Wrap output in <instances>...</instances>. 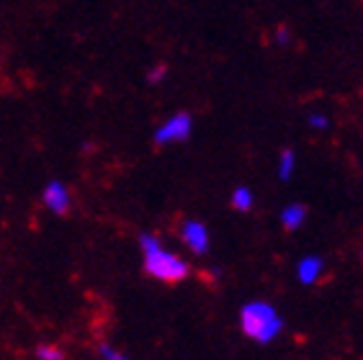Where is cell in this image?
Listing matches in <instances>:
<instances>
[{
    "label": "cell",
    "mask_w": 363,
    "mask_h": 360,
    "mask_svg": "<svg viewBox=\"0 0 363 360\" xmlns=\"http://www.w3.org/2000/svg\"><path fill=\"white\" fill-rule=\"evenodd\" d=\"M276 39H279V44H286V42H289V31H286V28H279V34H276Z\"/></svg>",
    "instance_id": "obj_14"
},
{
    "label": "cell",
    "mask_w": 363,
    "mask_h": 360,
    "mask_svg": "<svg viewBox=\"0 0 363 360\" xmlns=\"http://www.w3.org/2000/svg\"><path fill=\"white\" fill-rule=\"evenodd\" d=\"M140 249H142V263H145V273L152 276L155 281L162 283H181L191 276L189 263L181 255H175L170 249L160 244V240L150 232L140 235Z\"/></svg>",
    "instance_id": "obj_1"
},
{
    "label": "cell",
    "mask_w": 363,
    "mask_h": 360,
    "mask_svg": "<svg viewBox=\"0 0 363 360\" xmlns=\"http://www.w3.org/2000/svg\"><path fill=\"white\" fill-rule=\"evenodd\" d=\"M322 257L317 255H309V257H301L299 265H296V278H299V283L304 286H312L317 278L322 276Z\"/></svg>",
    "instance_id": "obj_6"
},
{
    "label": "cell",
    "mask_w": 363,
    "mask_h": 360,
    "mask_svg": "<svg viewBox=\"0 0 363 360\" xmlns=\"http://www.w3.org/2000/svg\"><path fill=\"white\" fill-rule=\"evenodd\" d=\"M191 134H194V116L186 111H178L170 118H165V121L155 129L152 139H155V145L165 147V145H181Z\"/></svg>",
    "instance_id": "obj_3"
},
{
    "label": "cell",
    "mask_w": 363,
    "mask_h": 360,
    "mask_svg": "<svg viewBox=\"0 0 363 360\" xmlns=\"http://www.w3.org/2000/svg\"><path fill=\"white\" fill-rule=\"evenodd\" d=\"M42 203L49 214L55 216H67L72 208V193L70 188L65 186L62 180H49L42 191Z\"/></svg>",
    "instance_id": "obj_4"
},
{
    "label": "cell",
    "mask_w": 363,
    "mask_h": 360,
    "mask_svg": "<svg viewBox=\"0 0 363 360\" xmlns=\"http://www.w3.org/2000/svg\"><path fill=\"white\" fill-rule=\"evenodd\" d=\"M252 201H255V196L247 186H238L232 191V206L238 208V211H250Z\"/></svg>",
    "instance_id": "obj_8"
},
{
    "label": "cell",
    "mask_w": 363,
    "mask_h": 360,
    "mask_svg": "<svg viewBox=\"0 0 363 360\" xmlns=\"http://www.w3.org/2000/svg\"><path fill=\"white\" fill-rule=\"evenodd\" d=\"M165 72H168V69H165V64H157L155 69H150L147 80H150V83H160L162 77H165Z\"/></svg>",
    "instance_id": "obj_13"
},
{
    "label": "cell",
    "mask_w": 363,
    "mask_h": 360,
    "mask_svg": "<svg viewBox=\"0 0 363 360\" xmlns=\"http://www.w3.org/2000/svg\"><path fill=\"white\" fill-rule=\"evenodd\" d=\"M240 330L245 337L268 345L284 332V319L268 301H250L240 309Z\"/></svg>",
    "instance_id": "obj_2"
},
{
    "label": "cell",
    "mask_w": 363,
    "mask_h": 360,
    "mask_svg": "<svg viewBox=\"0 0 363 360\" xmlns=\"http://www.w3.org/2000/svg\"><path fill=\"white\" fill-rule=\"evenodd\" d=\"M309 126H312V129H328L330 121H328V116H322V113H315V116H309Z\"/></svg>",
    "instance_id": "obj_12"
},
{
    "label": "cell",
    "mask_w": 363,
    "mask_h": 360,
    "mask_svg": "<svg viewBox=\"0 0 363 360\" xmlns=\"http://www.w3.org/2000/svg\"><path fill=\"white\" fill-rule=\"evenodd\" d=\"M181 240L194 255H206L209 252V229L199 219H186L181 224Z\"/></svg>",
    "instance_id": "obj_5"
},
{
    "label": "cell",
    "mask_w": 363,
    "mask_h": 360,
    "mask_svg": "<svg viewBox=\"0 0 363 360\" xmlns=\"http://www.w3.org/2000/svg\"><path fill=\"white\" fill-rule=\"evenodd\" d=\"M98 355H101V360H132L129 355H124L121 350H116L113 345H101V347H98Z\"/></svg>",
    "instance_id": "obj_11"
},
{
    "label": "cell",
    "mask_w": 363,
    "mask_h": 360,
    "mask_svg": "<svg viewBox=\"0 0 363 360\" xmlns=\"http://www.w3.org/2000/svg\"><path fill=\"white\" fill-rule=\"evenodd\" d=\"M294 167H296V154H294V150H284L279 157V178L289 180L294 175Z\"/></svg>",
    "instance_id": "obj_10"
},
{
    "label": "cell",
    "mask_w": 363,
    "mask_h": 360,
    "mask_svg": "<svg viewBox=\"0 0 363 360\" xmlns=\"http://www.w3.org/2000/svg\"><path fill=\"white\" fill-rule=\"evenodd\" d=\"M304 219H307V206L304 203H289V206H284V211H281V224L286 229H299L301 224H304Z\"/></svg>",
    "instance_id": "obj_7"
},
{
    "label": "cell",
    "mask_w": 363,
    "mask_h": 360,
    "mask_svg": "<svg viewBox=\"0 0 363 360\" xmlns=\"http://www.w3.org/2000/svg\"><path fill=\"white\" fill-rule=\"evenodd\" d=\"M36 360H65V350L55 342H42V345H36L34 350Z\"/></svg>",
    "instance_id": "obj_9"
}]
</instances>
